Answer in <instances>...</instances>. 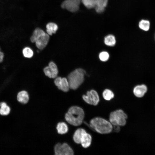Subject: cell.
<instances>
[{"mask_svg": "<svg viewBox=\"0 0 155 155\" xmlns=\"http://www.w3.org/2000/svg\"><path fill=\"white\" fill-rule=\"evenodd\" d=\"M147 90V87L145 85L143 84L138 85L134 88L133 93L136 97L141 98L144 96Z\"/></svg>", "mask_w": 155, "mask_h": 155, "instance_id": "cell-10", "label": "cell"}, {"mask_svg": "<svg viewBox=\"0 0 155 155\" xmlns=\"http://www.w3.org/2000/svg\"><path fill=\"white\" fill-rule=\"evenodd\" d=\"M49 35L45 32L38 36L34 40V42L38 49H44L48 43L49 39Z\"/></svg>", "mask_w": 155, "mask_h": 155, "instance_id": "cell-7", "label": "cell"}, {"mask_svg": "<svg viewBox=\"0 0 155 155\" xmlns=\"http://www.w3.org/2000/svg\"><path fill=\"white\" fill-rule=\"evenodd\" d=\"M86 133V130L83 128L77 129L73 135V140L75 142L78 144H80L82 139Z\"/></svg>", "mask_w": 155, "mask_h": 155, "instance_id": "cell-11", "label": "cell"}, {"mask_svg": "<svg viewBox=\"0 0 155 155\" xmlns=\"http://www.w3.org/2000/svg\"><path fill=\"white\" fill-rule=\"evenodd\" d=\"M127 118V115L123 110L118 109L110 113L109 120L113 125H117L123 126L125 125Z\"/></svg>", "mask_w": 155, "mask_h": 155, "instance_id": "cell-4", "label": "cell"}, {"mask_svg": "<svg viewBox=\"0 0 155 155\" xmlns=\"http://www.w3.org/2000/svg\"><path fill=\"white\" fill-rule=\"evenodd\" d=\"M92 140V138L91 135L89 134L86 133L84 135L80 144L83 147L87 148L90 146Z\"/></svg>", "mask_w": 155, "mask_h": 155, "instance_id": "cell-14", "label": "cell"}, {"mask_svg": "<svg viewBox=\"0 0 155 155\" xmlns=\"http://www.w3.org/2000/svg\"><path fill=\"white\" fill-rule=\"evenodd\" d=\"M99 58L100 60L103 61H105L108 60L109 58V55L108 52L102 51L99 55Z\"/></svg>", "mask_w": 155, "mask_h": 155, "instance_id": "cell-24", "label": "cell"}, {"mask_svg": "<svg viewBox=\"0 0 155 155\" xmlns=\"http://www.w3.org/2000/svg\"><path fill=\"white\" fill-rule=\"evenodd\" d=\"M90 126L96 132L101 134L110 133L113 130V126L110 122L99 117L92 119L90 121Z\"/></svg>", "mask_w": 155, "mask_h": 155, "instance_id": "cell-2", "label": "cell"}, {"mask_svg": "<svg viewBox=\"0 0 155 155\" xmlns=\"http://www.w3.org/2000/svg\"><path fill=\"white\" fill-rule=\"evenodd\" d=\"M4 57V54L2 51H0V63H2L3 61Z\"/></svg>", "mask_w": 155, "mask_h": 155, "instance_id": "cell-27", "label": "cell"}, {"mask_svg": "<svg viewBox=\"0 0 155 155\" xmlns=\"http://www.w3.org/2000/svg\"><path fill=\"white\" fill-rule=\"evenodd\" d=\"M46 33L49 36L55 34L58 29V26L57 24L53 22L48 23L46 25Z\"/></svg>", "mask_w": 155, "mask_h": 155, "instance_id": "cell-15", "label": "cell"}, {"mask_svg": "<svg viewBox=\"0 0 155 155\" xmlns=\"http://www.w3.org/2000/svg\"><path fill=\"white\" fill-rule=\"evenodd\" d=\"M82 98L86 103L93 106L97 105L100 100L97 92L93 90L88 91L86 95H83Z\"/></svg>", "mask_w": 155, "mask_h": 155, "instance_id": "cell-6", "label": "cell"}, {"mask_svg": "<svg viewBox=\"0 0 155 155\" xmlns=\"http://www.w3.org/2000/svg\"><path fill=\"white\" fill-rule=\"evenodd\" d=\"M54 151L56 155H72L74 154L72 148L65 143L56 144L54 147Z\"/></svg>", "mask_w": 155, "mask_h": 155, "instance_id": "cell-5", "label": "cell"}, {"mask_svg": "<svg viewBox=\"0 0 155 155\" xmlns=\"http://www.w3.org/2000/svg\"><path fill=\"white\" fill-rule=\"evenodd\" d=\"M49 67L52 74V78H56L58 72L57 65L53 61H51L49 64Z\"/></svg>", "mask_w": 155, "mask_h": 155, "instance_id": "cell-18", "label": "cell"}, {"mask_svg": "<svg viewBox=\"0 0 155 155\" xmlns=\"http://www.w3.org/2000/svg\"><path fill=\"white\" fill-rule=\"evenodd\" d=\"M108 0H97L96 5L94 8L98 13H101L104 11L108 3Z\"/></svg>", "mask_w": 155, "mask_h": 155, "instance_id": "cell-12", "label": "cell"}, {"mask_svg": "<svg viewBox=\"0 0 155 155\" xmlns=\"http://www.w3.org/2000/svg\"><path fill=\"white\" fill-rule=\"evenodd\" d=\"M86 73L84 70L81 68L76 69L71 72L67 79L70 88L74 90L77 89L84 82Z\"/></svg>", "mask_w": 155, "mask_h": 155, "instance_id": "cell-3", "label": "cell"}, {"mask_svg": "<svg viewBox=\"0 0 155 155\" xmlns=\"http://www.w3.org/2000/svg\"><path fill=\"white\" fill-rule=\"evenodd\" d=\"M43 71L45 75L46 76L50 78H52V74L49 66L45 67Z\"/></svg>", "mask_w": 155, "mask_h": 155, "instance_id": "cell-25", "label": "cell"}, {"mask_svg": "<svg viewBox=\"0 0 155 155\" xmlns=\"http://www.w3.org/2000/svg\"><path fill=\"white\" fill-rule=\"evenodd\" d=\"M1 51V48L0 47V51Z\"/></svg>", "mask_w": 155, "mask_h": 155, "instance_id": "cell-29", "label": "cell"}, {"mask_svg": "<svg viewBox=\"0 0 155 155\" xmlns=\"http://www.w3.org/2000/svg\"><path fill=\"white\" fill-rule=\"evenodd\" d=\"M56 128L58 133L61 134L66 133L68 131V127L67 125L65 123L63 122L58 123Z\"/></svg>", "mask_w": 155, "mask_h": 155, "instance_id": "cell-16", "label": "cell"}, {"mask_svg": "<svg viewBox=\"0 0 155 155\" xmlns=\"http://www.w3.org/2000/svg\"><path fill=\"white\" fill-rule=\"evenodd\" d=\"M23 56L25 58H30L33 56L34 53L32 50L29 47H26L22 51Z\"/></svg>", "mask_w": 155, "mask_h": 155, "instance_id": "cell-23", "label": "cell"}, {"mask_svg": "<svg viewBox=\"0 0 155 155\" xmlns=\"http://www.w3.org/2000/svg\"><path fill=\"white\" fill-rule=\"evenodd\" d=\"M97 1V0H82L81 2L86 8L91 9L95 8Z\"/></svg>", "mask_w": 155, "mask_h": 155, "instance_id": "cell-19", "label": "cell"}, {"mask_svg": "<svg viewBox=\"0 0 155 155\" xmlns=\"http://www.w3.org/2000/svg\"><path fill=\"white\" fill-rule=\"evenodd\" d=\"M0 114L2 115H7L10 112V108L4 102L1 103L0 104Z\"/></svg>", "mask_w": 155, "mask_h": 155, "instance_id": "cell-20", "label": "cell"}, {"mask_svg": "<svg viewBox=\"0 0 155 155\" xmlns=\"http://www.w3.org/2000/svg\"><path fill=\"white\" fill-rule=\"evenodd\" d=\"M79 6L69 0H64L61 5L62 8L66 9L71 12H75L78 11L79 9Z\"/></svg>", "mask_w": 155, "mask_h": 155, "instance_id": "cell-9", "label": "cell"}, {"mask_svg": "<svg viewBox=\"0 0 155 155\" xmlns=\"http://www.w3.org/2000/svg\"><path fill=\"white\" fill-rule=\"evenodd\" d=\"M116 42L115 36L113 35H108L104 38V43L107 46H113L115 44Z\"/></svg>", "mask_w": 155, "mask_h": 155, "instance_id": "cell-17", "label": "cell"}, {"mask_svg": "<svg viewBox=\"0 0 155 155\" xmlns=\"http://www.w3.org/2000/svg\"><path fill=\"white\" fill-rule=\"evenodd\" d=\"M102 96L105 100H110L113 98L114 94L111 90L106 89L103 92Z\"/></svg>", "mask_w": 155, "mask_h": 155, "instance_id": "cell-22", "label": "cell"}, {"mask_svg": "<svg viewBox=\"0 0 155 155\" xmlns=\"http://www.w3.org/2000/svg\"><path fill=\"white\" fill-rule=\"evenodd\" d=\"M139 27L140 29L144 31H148L150 27V22L148 20H142L139 22Z\"/></svg>", "mask_w": 155, "mask_h": 155, "instance_id": "cell-21", "label": "cell"}, {"mask_svg": "<svg viewBox=\"0 0 155 155\" xmlns=\"http://www.w3.org/2000/svg\"><path fill=\"white\" fill-rule=\"evenodd\" d=\"M84 111L81 108L76 106L71 107L66 113L65 118L70 124L74 126L80 125L84 119Z\"/></svg>", "mask_w": 155, "mask_h": 155, "instance_id": "cell-1", "label": "cell"}, {"mask_svg": "<svg viewBox=\"0 0 155 155\" xmlns=\"http://www.w3.org/2000/svg\"><path fill=\"white\" fill-rule=\"evenodd\" d=\"M80 5L82 0H69Z\"/></svg>", "mask_w": 155, "mask_h": 155, "instance_id": "cell-28", "label": "cell"}, {"mask_svg": "<svg viewBox=\"0 0 155 155\" xmlns=\"http://www.w3.org/2000/svg\"><path fill=\"white\" fill-rule=\"evenodd\" d=\"M54 83L59 89L64 92L68 91L70 88L68 80L66 78H62L60 77H56Z\"/></svg>", "mask_w": 155, "mask_h": 155, "instance_id": "cell-8", "label": "cell"}, {"mask_svg": "<svg viewBox=\"0 0 155 155\" xmlns=\"http://www.w3.org/2000/svg\"><path fill=\"white\" fill-rule=\"evenodd\" d=\"M17 99L20 102L23 104L26 103L29 100V96L28 93L25 90L20 91L17 94Z\"/></svg>", "mask_w": 155, "mask_h": 155, "instance_id": "cell-13", "label": "cell"}, {"mask_svg": "<svg viewBox=\"0 0 155 155\" xmlns=\"http://www.w3.org/2000/svg\"><path fill=\"white\" fill-rule=\"evenodd\" d=\"M113 129L116 132H119L120 130V126L117 125H113Z\"/></svg>", "mask_w": 155, "mask_h": 155, "instance_id": "cell-26", "label": "cell"}]
</instances>
